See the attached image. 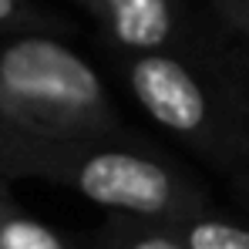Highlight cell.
<instances>
[{
  "label": "cell",
  "mask_w": 249,
  "mask_h": 249,
  "mask_svg": "<svg viewBox=\"0 0 249 249\" xmlns=\"http://www.w3.org/2000/svg\"><path fill=\"white\" fill-rule=\"evenodd\" d=\"M226 182H229V189H232L236 202L246 209V215H249V152L243 155V162L226 175Z\"/></svg>",
  "instance_id": "cell-10"
},
{
  "label": "cell",
  "mask_w": 249,
  "mask_h": 249,
  "mask_svg": "<svg viewBox=\"0 0 249 249\" xmlns=\"http://www.w3.org/2000/svg\"><path fill=\"white\" fill-rule=\"evenodd\" d=\"M118 124L105 78L57 34H14L0 47V178L37 148Z\"/></svg>",
  "instance_id": "cell-2"
},
{
  "label": "cell",
  "mask_w": 249,
  "mask_h": 249,
  "mask_svg": "<svg viewBox=\"0 0 249 249\" xmlns=\"http://www.w3.org/2000/svg\"><path fill=\"white\" fill-rule=\"evenodd\" d=\"M0 31L3 34H61L68 20L44 10L37 0H0Z\"/></svg>",
  "instance_id": "cell-8"
},
{
  "label": "cell",
  "mask_w": 249,
  "mask_h": 249,
  "mask_svg": "<svg viewBox=\"0 0 249 249\" xmlns=\"http://www.w3.org/2000/svg\"><path fill=\"white\" fill-rule=\"evenodd\" d=\"M94 249H189L178 222L108 212L94 232Z\"/></svg>",
  "instance_id": "cell-5"
},
{
  "label": "cell",
  "mask_w": 249,
  "mask_h": 249,
  "mask_svg": "<svg viewBox=\"0 0 249 249\" xmlns=\"http://www.w3.org/2000/svg\"><path fill=\"white\" fill-rule=\"evenodd\" d=\"M189 249H249V215L236 219L212 202L178 219Z\"/></svg>",
  "instance_id": "cell-7"
},
{
  "label": "cell",
  "mask_w": 249,
  "mask_h": 249,
  "mask_svg": "<svg viewBox=\"0 0 249 249\" xmlns=\"http://www.w3.org/2000/svg\"><path fill=\"white\" fill-rule=\"evenodd\" d=\"M206 7L226 34L249 44V0H206Z\"/></svg>",
  "instance_id": "cell-9"
},
{
  "label": "cell",
  "mask_w": 249,
  "mask_h": 249,
  "mask_svg": "<svg viewBox=\"0 0 249 249\" xmlns=\"http://www.w3.org/2000/svg\"><path fill=\"white\" fill-rule=\"evenodd\" d=\"M10 178H44L105 212L168 222L212 202L199 178L124 124L37 148L17 162Z\"/></svg>",
  "instance_id": "cell-3"
},
{
  "label": "cell",
  "mask_w": 249,
  "mask_h": 249,
  "mask_svg": "<svg viewBox=\"0 0 249 249\" xmlns=\"http://www.w3.org/2000/svg\"><path fill=\"white\" fill-rule=\"evenodd\" d=\"M0 249H84L71 236H64L61 229L47 226L34 212L20 206L10 189L7 178H0Z\"/></svg>",
  "instance_id": "cell-6"
},
{
  "label": "cell",
  "mask_w": 249,
  "mask_h": 249,
  "mask_svg": "<svg viewBox=\"0 0 249 249\" xmlns=\"http://www.w3.org/2000/svg\"><path fill=\"white\" fill-rule=\"evenodd\" d=\"M78 3L111 54H152L209 34L215 17L206 0H71Z\"/></svg>",
  "instance_id": "cell-4"
},
{
  "label": "cell",
  "mask_w": 249,
  "mask_h": 249,
  "mask_svg": "<svg viewBox=\"0 0 249 249\" xmlns=\"http://www.w3.org/2000/svg\"><path fill=\"white\" fill-rule=\"evenodd\" d=\"M239 44L212 27L168 51L111 54L138 108L219 175L249 152V57Z\"/></svg>",
  "instance_id": "cell-1"
}]
</instances>
